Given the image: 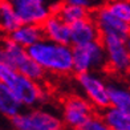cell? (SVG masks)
<instances>
[{"mask_svg":"<svg viewBox=\"0 0 130 130\" xmlns=\"http://www.w3.org/2000/svg\"><path fill=\"white\" fill-rule=\"evenodd\" d=\"M105 5L118 19L130 24V0H108Z\"/></svg>","mask_w":130,"mask_h":130,"instance_id":"ac0fdd59","label":"cell"},{"mask_svg":"<svg viewBox=\"0 0 130 130\" xmlns=\"http://www.w3.org/2000/svg\"><path fill=\"white\" fill-rule=\"evenodd\" d=\"M69 27H70V45L72 46L89 44L101 39V33H100L98 27L96 25L92 16L81 19L73 23V24H70Z\"/></svg>","mask_w":130,"mask_h":130,"instance_id":"30bf717a","label":"cell"},{"mask_svg":"<svg viewBox=\"0 0 130 130\" xmlns=\"http://www.w3.org/2000/svg\"><path fill=\"white\" fill-rule=\"evenodd\" d=\"M24 24L41 25L52 13H56L61 0H8Z\"/></svg>","mask_w":130,"mask_h":130,"instance_id":"8992f818","label":"cell"},{"mask_svg":"<svg viewBox=\"0 0 130 130\" xmlns=\"http://www.w3.org/2000/svg\"><path fill=\"white\" fill-rule=\"evenodd\" d=\"M56 15H58L67 24L70 25L73 23L81 20V19H85V17L90 16V12H88L86 9L78 7V5L61 2V4L58 5V8L56 11Z\"/></svg>","mask_w":130,"mask_h":130,"instance_id":"e0dca14e","label":"cell"},{"mask_svg":"<svg viewBox=\"0 0 130 130\" xmlns=\"http://www.w3.org/2000/svg\"><path fill=\"white\" fill-rule=\"evenodd\" d=\"M76 130H110V127L108 126V123L105 122L102 114L94 113L90 118H88V120Z\"/></svg>","mask_w":130,"mask_h":130,"instance_id":"d6986e66","label":"cell"},{"mask_svg":"<svg viewBox=\"0 0 130 130\" xmlns=\"http://www.w3.org/2000/svg\"><path fill=\"white\" fill-rule=\"evenodd\" d=\"M9 120L15 130H64L60 116L37 106L28 111H20Z\"/></svg>","mask_w":130,"mask_h":130,"instance_id":"3957f363","label":"cell"},{"mask_svg":"<svg viewBox=\"0 0 130 130\" xmlns=\"http://www.w3.org/2000/svg\"><path fill=\"white\" fill-rule=\"evenodd\" d=\"M8 86L13 92L15 97L19 100L21 106L25 108H36L48 101V93L43 86V82L35 81L19 72L11 80Z\"/></svg>","mask_w":130,"mask_h":130,"instance_id":"52a82bcc","label":"cell"},{"mask_svg":"<svg viewBox=\"0 0 130 130\" xmlns=\"http://www.w3.org/2000/svg\"><path fill=\"white\" fill-rule=\"evenodd\" d=\"M101 114L110 130H130V113L109 106L101 111Z\"/></svg>","mask_w":130,"mask_h":130,"instance_id":"2e32d148","label":"cell"},{"mask_svg":"<svg viewBox=\"0 0 130 130\" xmlns=\"http://www.w3.org/2000/svg\"><path fill=\"white\" fill-rule=\"evenodd\" d=\"M100 40L106 53V72L110 76L125 78L130 73V52L126 39L104 35Z\"/></svg>","mask_w":130,"mask_h":130,"instance_id":"7a4b0ae2","label":"cell"},{"mask_svg":"<svg viewBox=\"0 0 130 130\" xmlns=\"http://www.w3.org/2000/svg\"><path fill=\"white\" fill-rule=\"evenodd\" d=\"M44 37L60 44H70V27L58 15L52 13L41 24Z\"/></svg>","mask_w":130,"mask_h":130,"instance_id":"7c38bea8","label":"cell"},{"mask_svg":"<svg viewBox=\"0 0 130 130\" xmlns=\"http://www.w3.org/2000/svg\"><path fill=\"white\" fill-rule=\"evenodd\" d=\"M106 72V53L101 40L73 46V73Z\"/></svg>","mask_w":130,"mask_h":130,"instance_id":"277c9868","label":"cell"},{"mask_svg":"<svg viewBox=\"0 0 130 130\" xmlns=\"http://www.w3.org/2000/svg\"><path fill=\"white\" fill-rule=\"evenodd\" d=\"M8 36H9V39H12L19 45L24 46V48H28V46L33 45L35 43H37L39 40L43 39L44 33H43V29H41V25L24 24V23H21Z\"/></svg>","mask_w":130,"mask_h":130,"instance_id":"4fadbf2b","label":"cell"},{"mask_svg":"<svg viewBox=\"0 0 130 130\" xmlns=\"http://www.w3.org/2000/svg\"><path fill=\"white\" fill-rule=\"evenodd\" d=\"M16 69L12 68L11 65L5 64V62H0V82H3V84H9L11 80L15 77L16 74Z\"/></svg>","mask_w":130,"mask_h":130,"instance_id":"44dd1931","label":"cell"},{"mask_svg":"<svg viewBox=\"0 0 130 130\" xmlns=\"http://www.w3.org/2000/svg\"><path fill=\"white\" fill-rule=\"evenodd\" d=\"M94 113H96V109L84 96L70 94L62 100L60 117L62 120L64 127L76 130Z\"/></svg>","mask_w":130,"mask_h":130,"instance_id":"ba28073f","label":"cell"},{"mask_svg":"<svg viewBox=\"0 0 130 130\" xmlns=\"http://www.w3.org/2000/svg\"><path fill=\"white\" fill-rule=\"evenodd\" d=\"M93 17L96 25L98 27V31L104 35H111V36H118L122 39H127L130 36V24L118 19L116 15H113L106 8V5L96 9L90 13Z\"/></svg>","mask_w":130,"mask_h":130,"instance_id":"9c48e42d","label":"cell"},{"mask_svg":"<svg viewBox=\"0 0 130 130\" xmlns=\"http://www.w3.org/2000/svg\"><path fill=\"white\" fill-rule=\"evenodd\" d=\"M62 3H68V4H74L78 7L86 9L88 12H94L96 9L104 7L108 0H61Z\"/></svg>","mask_w":130,"mask_h":130,"instance_id":"ffe728a7","label":"cell"},{"mask_svg":"<svg viewBox=\"0 0 130 130\" xmlns=\"http://www.w3.org/2000/svg\"><path fill=\"white\" fill-rule=\"evenodd\" d=\"M126 44H127V48H129V52H130V36L126 39Z\"/></svg>","mask_w":130,"mask_h":130,"instance_id":"7402d4cb","label":"cell"},{"mask_svg":"<svg viewBox=\"0 0 130 130\" xmlns=\"http://www.w3.org/2000/svg\"><path fill=\"white\" fill-rule=\"evenodd\" d=\"M108 93L111 108L130 113V86L123 78L110 76L108 78Z\"/></svg>","mask_w":130,"mask_h":130,"instance_id":"8fae6325","label":"cell"},{"mask_svg":"<svg viewBox=\"0 0 130 130\" xmlns=\"http://www.w3.org/2000/svg\"><path fill=\"white\" fill-rule=\"evenodd\" d=\"M126 77H127V84H129V86H130V73L126 76Z\"/></svg>","mask_w":130,"mask_h":130,"instance_id":"603a6c76","label":"cell"},{"mask_svg":"<svg viewBox=\"0 0 130 130\" xmlns=\"http://www.w3.org/2000/svg\"><path fill=\"white\" fill-rule=\"evenodd\" d=\"M77 85L88 101L96 111H102L109 108V93L108 80L104 78L102 72H84L76 74Z\"/></svg>","mask_w":130,"mask_h":130,"instance_id":"5b68a950","label":"cell"},{"mask_svg":"<svg viewBox=\"0 0 130 130\" xmlns=\"http://www.w3.org/2000/svg\"><path fill=\"white\" fill-rule=\"evenodd\" d=\"M27 51L45 73L53 76L73 73V46L70 44H60L43 37Z\"/></svg>","mask_w":130,"mask_h":130,"instance_id":"6da1fadb","label":"cell"},{"mask_svg":"<svg viewBox=\"0 0 130 130\" xmlns=\"http://www.w3.org/2000/svg\"><path fill=\"white\" fill-rule=\"evenodd\" d=\"M21 24L15 8L8 0H0V32L8 35Z\"/></svg>","mask_w":130,"mask_h":130,"instance_id":"9a60e30c","label":"cell"},{"mask_svg":"<svg viewBox=\"0 0 130 130\" xmlns=\"http://www.w3.org/2000/svg\"><path fill=\"white\" fill-rule=\"evenodd\" d=\"M21 104L15 97L13 92L7 84L0 82V113L5 117L12 118L21 111Z\"/></svg>","mask_w":130,"mask_h":130,"instance_id":"5bb4252c","label":"cell"}]
</instances>
